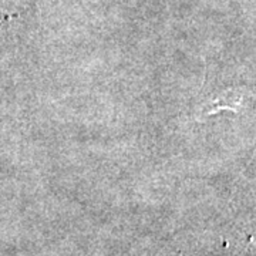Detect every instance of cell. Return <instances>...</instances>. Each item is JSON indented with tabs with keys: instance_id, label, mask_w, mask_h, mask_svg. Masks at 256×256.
I'll list each match as a JSON object with an SVG mask.
<instances>
[{
	"instance_id": "obj_1",
	"label": "cell",
	"mask_w": 256,
	"mask_h": 256,
	"mask_svg": "<svg viewBox=\"0 0 256 256\" xmlns=\"http://www.w3.org/2000/svg\"><path fill=\"white\" fill-rule=\"evenodd\" d=\"M14 18L18 13L13 10V0H0V28Z\"/></svg>"
}]
</instances>
